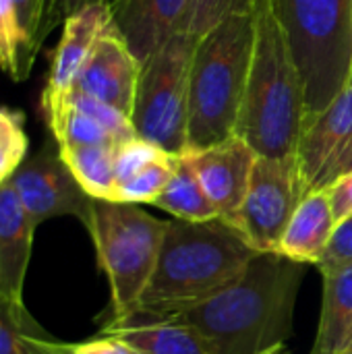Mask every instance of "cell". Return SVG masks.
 <instances>
[{"instance_id":"34","label":"cell","mask_w":352,"mask_h":354,"mask_svg":"<svg viewBox=\"0 0 352 354\" xmlns=\"http://www.w3.org/2000/svg\"><path fill=\"white\" fill-rule=\"evenodd\" d=\"M102 2H106V0H62V15H64V19H66L68 15L77 12V10H79V8H83V6H89V4H102Z\"/></svg>"},{"instance_id":"4","label":"cell","mask_w":352,"mask_h":354,"mask_svg":"<svg viewBox=\"0 0 352 354\" xmlns=\"http://www.w3.org/2000/svg\"><path fill=\"white\" fill-rule=\"evenodd\" d=\"M255 44V2L237 8L195 44L189 77V151L234 135Z\"/></svg>"},{"instance_id":"28","label":"cell","mask_w":352,"mask_h":354,"mask_svg":"<svg viewBox=\"0 0 352 354\" xmlns=\"http://www.w3.org/2000/svg\"><path fill=\"white\" fill-rule=\"evenodd\" d=\"M21 27L37 54L41 41L48 37L52 27L60 21L54 8V0H15Z\"/></svg>"},{"instance_id":"19","label":"cell","mask_w":352,"mask_h":354,"mask_svg":"<svg viewBox=\"0 0 352 354\" xmlns=\"http://www.w3.org/2000/svg\"><path fill=\"white\" fill-rule=\"evenodd\" d=\"M41 110L58 147L118 145V141L93 118L71 106L60 93H41Z\"/></svg>"},{"instance_id":"21","label":"cell","mask_w":352,"mask_h":354,"mask_svg":"<svg viewBox=\"0 0 352 354\" xmlns=\"http://www.w3.org/2000/svg\"><path fill=\"white\" fill-rule=\"evenodd\" d=\"M154 205L174 216V220L185 222H210L220 218L218 209L212 205L210 197L201 189L199 180L195 178L191 166L185 162L183 156H178L174 174L162 195L154 201Z\"/></svg>"},{"instance_id":"2","label":"cell","mask_w":352,"mask_h":354,"mask_svg":"<svg viewBox=\"0 0 352 354\" xmlns=\"http://www.w3.org/2000/svg\"><path fill=\"white\" fill-rule=\"evenodd\" d=\"M255 2V44L234 135L261 158H295L305 93L276 0Z\"/></svg>"},{"instance_id":"13","label":"cell","mask_w":352,"mask_h":354,"mask_svg":"<svg viewBox=\"0 0 352 354\" xmlns=\"http://www.w3.org/2000/svg\"><path fill=\"white\" fill-rule=\"evenodd\" d=\"M191 0H114L112 23L143 62L176 33H185Z\"/></svg>"},{"instance_id":"33","label":"cell","mask_w":352,"mask_h":354,"mask_svg":"<svg viewBox=\"0 0 352 354\" xmlns=\"http://www.w3.org/2000/svg\"><path fill=\"white\" fill-rule=\"evenodd\" d=\"M27 354H68L66 344H60L52 338H48L41 328L35 324L27 336Z\"/></svg>"},{"instance_id":"26","label":"cell","mask_w":352,"mask_h":354,"mask_svg":"<svg viewBox=\"0 0 352 354\" xmlns=\"http://www.w3.org/2000/svg\"><path fill=\"white\" fill-rule=\"evenodd\" d=\"M33 326L25 305L0 297V354H27V336Z\"/></svg>"},{"instance_id":"1","label":"cell","mask_w":352,"mask_h":354,"mask_svg":"<svg viewBox=\"0 0 352 354\" xmlns=\"http://www.w3.org/2000/svg\"><path fill=\"white\" fill-rule=\"evenodd\" d=\"M301 266L280 253H257L230 286L168 319L193 328L210 354L284 351L303 280Z\"/></svg>"},{"instance_id":"27","label":"cell","mask_w":352,"mask_h":354,"mask_svg":"<svg viewBox=\"0 0 352 354\" xmlns=\"http://www.w3.org/2000/svg\"><path fill=\"white\" fill-rule=\"evenodd\" d=\"M162 156H166V151H162L158 145H154V143H149V141H145L141 137H133V139H127V141L118 143L114 147L116 187L127 183L129 178H133L137 172H141L145 166L154 164Z\"/></svg>"},{"instance_id":"17","label":"cell","mask_w":352,"mask_h":354,"mask_svg":"<svg viewBox=\"0 0 352 354\" xmlns=\"http://www.w3.org/2000/svg\"><path fill=\"white\" fill-rule=\"evenodd\" d=\"M334 228L336 220L326 189L309 191L297 205L280 241L278 253L297 263L317 266L330 245Z\"/></svg>"},{"instance_id":"39","label":"cell","mask_w":352,"mask_h":354,"mask_svg":"<svg viewBox=\"0 0 352 354\" xmlns=\"http://www.w3.org/2000/svg\"><path fill=\"white\" fill-rule=\"evenodd\" d=\"M349 354H352V348H351V353H349Z\"/></svg>"},{"instance_id":"25","label":"cell","mask_w":352,"mask_h":354,"mask_svg":"<svg viewBox=\"0 0 352 354\" xmlns=\"http://www.w3.org/2000/svg\"><path fill=\"white\" fill-rule=\"evenodd\" d=\"M71 106H75L77 110H81L83 114H87L89 118H93L95 122H100L118 143L127 141V139H133L137 137L135 135V129H133V122L127 114H122L120 110L95 100V97H89L77 89H68V91H62L60 93Z\"/></svg>"},{"instance_id":"36","label":"cell","mask_w":352,"mask_h":354,"mask_svg":"<svg viewBox=\"0 0 352 354\" xmlns=\"http://www.w3.org/2000/svg\"><path fill=\"white\" fill-rule=\"evenodd\" d=\"M54 8H56L58 19H60V17H64V15H62V0H54Z\"/></svg>"},{"instance_id":"29","label":"cell","mask_w":352,"mask_h":354,"mask_svg":"<svg viewBox=\"0 0 352 354\" xmlns=\"http://www.w3.org/2000/svg\"><path fill=\"white\" fill-rule=\"evenodd\" d=\"M239 2L241 0H191L185 21V33L199 39L222 19H226Z\"/></svg>"},{"instance_id":"23","label":"cell","mask_w":352,"mask_h":354,"mask_svg":"<svg viewBox=\"0 0 352 354\" xmlns=\"http://www.w3.org/2000/svg\"><path fill=\"white\" fill-rule=\"evenodd\" d=\"M176 160H178V156L166 153L160 160H156L154 164L145 166L133 178H129L127 183L116 187L112 201L133 203V205H141V203L154 205V201L168 187V183L174 174V168H176Z\"/></svg>"},{"instance_id":"38","label":"cell","mask_w":352,"mask_h":354,"mask_svg":"<svg viewBox=\"0 0 352 354\" xmlns=\"http://www.w3.org/2000/svg\"><path fill=\"white\" fill-rule=\"evenodd\" d=\"M133 354H139V353H135V351H133Z\"/></svg>"},{"instance_id":"31","label":"cell","mask_w":352,"mask_h":354,"mask_svg":"<svg viewBox=\"0 0 352 354\" xmlns=\"http://www.w3.org/2000/svg\"><path fill=\"white\" fill-rule=\"evenodd\" d=\"M326 193L330 197V205H332L336 224L349 220L352 216V170L334 178L326 187Z\"/></svg>"},{"instance_id":"16","label":"cell","mask_w":352,"mask_h":354,"mask_svg":"<svg viewBox=\"0 0 352 354\" xmlns=\"http://www.w3.org/2000/svg\"><path fill=\"white\" fill-rule=\"evenodd\" d=\"M102 334L124 342L139 354H210L205 340L193 328L168 317L131 313L112 319Z\"/></svg>"},{"instance_id":"12","label":"cell","mask_w":352,"mask_h":354,"mask_svg":"<svg viewBox=\"0 0 352 354\" xmlns=\"http://www.w3.org/2000/svg\"><path fill=\"white\" fill-rule=\"evenodd\" d=\"M139 75L141 60L112 23L91 50L73 89L95 97L131 118Z\"/></svg>"},{"instance_id":"35","label":"cell","mask_w":352,"mask_h":354,"mask_svg":"<svg viewBox=\"0 0 352 354\" xmlns=\"http://www.w3.org/2000/svg\"><path fill=\"white\" fill-rule=\"evenodd\" d=\"M351 170H352V147H351V151L344 156V160L336 166V170H334V174H332V178H330V183H332L334 178H338L340 174H346V172H351ZM330 183H328V185H330Z\"/></svg>"},{"instance_id":"6","label":"cell","mask_w":352,"mask_h":354,"mask_svg":"<svg viewBox=\"0 0 352 354\" xmlns=\"http://www.w3.org/2000/svg\"><path fill=\"white\" fill-rule=\"evenodd\" d=\"M168 224L133 203L93 201L87 230L110 284L112 319L137 311L154 276Z\"/></svg>"},{"instance_id":"15","label":"cell","mask_w":352,"mask_h":354,"mask_svg":"<svg viewBox=\"0 0 352 354\" xmlns=\"http://www.w3.org/2000/svg\"><path fill=\"white\" fill-rule=\"evenodd\" d=\"M35 224L10 183L0 187V297L23 305V286L31 261Z\"/></svg>"},{"instance_id":"8","label":"cell","mask_w":352,"mask_h":354,"mask_svg":"<svg viewBox=\"0 0 352 354\" xmlns=\"http://www.w3.org/2000/svg\"><path fill=\"white\" fill-rule=\"evenodd\" d=\"M305 197L297 158H257L234 230L255 253H278L284 230Z\"/></svg>"},{"instance_id":"37","label":"cell","mask_w":352,"mask_h":354,"mask_svg":"<svg viewBox=\"0 0 352 354\" xmlns=\"http://www.w3.org/2000/svg\"><path fill=\"white\" fill-rule=\"evenodd\" d=\"M284 353V351H278V353H272V354H282Z\"/></svg>"},{"instance_id":"5","label":"cell","mask_w":352,"mask_h":354,"mask_svg":"<svg viewBox=\"0 0 352 354\" xmlns=\"http://www.w3.org/2000/svg\"><path fill=\"white\" fill-rule=\"evenodd\" d=\"M305 93V127L352 77V0H276Z\"/></svg>"},{"instance_id":"20","label":"cell","mask_w":352,"mask_h":354,"mask_svg":"<svg viewBox=\"0 0 352 354\" xmlns=\"http://www.w3.org/2000/svg\"><path fill=\"white\" fill-rule=\"evenodd\" d=\"M114 147L116 145L58 147V153L89 197L112 201L116 191Z\"/></svg>"},{"instance_id":"32","label":"cell","mask_w":352,"mask_h":354,"mask_svg":"<svg viewBox=\"0 0 352 354\" xmlns=\"http://www.w3.org/2000/svg\"><path fill=\"white\" fill-rule=\"evenodd\" d=\"M66 348H68V354H133V351L124 342L112 336H104V334L89 342L66 344Z\"/></svg>"},{"instance_id":"7","label":"cell","mask_w":352,"mask_h":354,"mask_svg":"<svg viewBox=\"0 0 352 354\" xmlns=\"http://www.w3.org/2000/svg\"><path fill=\"white\" fill-rule=\"evenodd\" d=\"M197 37L176 33L141 62L131 122L135 135L170 156L189 151V77Z\"/></svg>"},{"instance_id":"9","label":"cell","mask_w":352,"mask_h":354,"mask_svg":"<svg viewBox=\"0 0 352 354\" xmlns=\"http://www.w3.org/2000/svg\"><path fill=\"white\" fill-rule=\"evenodd\" d=\"M10 185L35 226L58 216H75L87 228L95 199L83 191L58 149L46 147L25 160Z\"/></svg>"},{"instance_id":"14","label":"cell","mask_w":352,"mask_h":354,"mask_svg":"<svg viewBox=\"0 0 352 354\" xmlns=\"http://www.w3.org/2000/svg\"><path fill=\"white\" fill-rule=\"evenodd\" d=\"M110 25L112 15L108 2L89 4L68 15L62 25V37L52 54L48 87L44 91L62 93L73 89L91 50Z\"/></svg>"},{"instance_id":"18","label":"cell","mask_w":352,"mask_h":354,"mask_svg":"<svg viewBox=\"0 0 352 354\" xmlns=\"http://www.w3.org/2000/svg\"><path fill=\"white\" fill-rule=\"evenodd\" d=\"M324 305L311 354H349L352 348V266L322 272Z\"/></svg>"},{"instance_id":"10","label":"cell","mask_w":352,"mask_h":354,"mask_svg":"<svg viewBox=\"0 0 352 354\" xmlns=\"http://www.w3.org/2000/svg\"><path fill=\"white\" fill-rule=\"evenodd\" d=\"M183 158L218 209L220 220L234 228L259 156L239 135H232L212 147L187 151Z\"/></svg>"},{"instance_id":"22","label":"cell","mask_w":352,"mask_h":354,"mask_svg":"<svg viewBox=\"0 0 352 354\" xmlns=\"http://www.w3.org/2000/svg\"><path fill=\"white\" fill-rule=\"evenodd\" d=\"M33 60L35 52L21 27L15 0H0V68L12 81H23Z\"/></svg>"},{"instance_id":"30","label":"cell","mask_w":352,"mask_h":354,"mask_svg":"<svg viewBox=\"0 0 352 354\" xmlns=\"http://www.w3.org/2000/svg\"><path fill=\"white\" fill-rule=\"evenodd\" d=\"M349 266H352V216L349 220L336 224L330 245H328L322 261L317 263V268L322 272L349 268Z\"/></svg>"},{"instance_id":"3","label":"cell","mask_w":352,"mask_h":354,"mask_svg":"<svg viewBox=\"0 0 352 354\" xmlns=\"http://www.w3.org/2000/svg\"><path fill=\"white\" fill-rule=\"evenodd\" d=\"M257 253L226 222L168 224L154 276L135 313L170 317L230 286Z\"/></svg>"},{"instance_id":"11","label":"cell","mask_w":352,"mask_h":354,"mask_svg":"<svg viewBox=\"0 0 352 354\" xmlns=\"http://www.w3.org/2000/svg\"><path fill=\"white\" fill-rule=\"evenodd\" d=\"M352 147V77L346 87L303 131L297 168L305 193L326 189L336 166Z\"/></svg>"},{"instance_id":"24","label":"cell","mask_w":352,"mask_h":354,"mask_svg":"<svg viewBox=\"0 0 352 354\" xmlns=\"http://www.w3.org/2000/svg\"><path fill=\"white\" fill-rule=\"evenodd\" d=\"M29 147L25 116L21 110L0 106V187L10 183L23 166Z\"/></svg>"}]
</instances>
